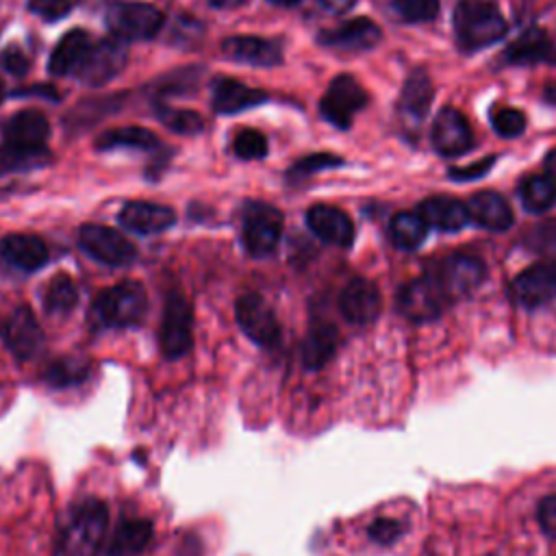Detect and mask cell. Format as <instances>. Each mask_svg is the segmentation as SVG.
<instances>
[{
    "mask_svg": "<svg viewBox=\"0 0 556 556\" xmlns=\"http://www.w3.org/2000/svg\"><path fill=\"white\" fill-rule=\"evenodd\" d=\"M109 510L102 500L85 497L74 502L59 523L61 556H96L104 543Z\"/></svg>",
    "mask_w": 556,
    "mask_h": 556,
    "instance_id": "1",
    "label": "cell"
},
{
    "mask_svg": "<svg viewBox=\"0 0 556 556\" xmlns=\"http://www.w3.org/2000/svg\"><path fill=\"white\" fill-rule=\"evenodd\" d=\"M454 33L463 50H482L506 35V20L493 2L460 0L454 11Z\"/></svg>",
    "mask_w": 556,
    "mask_h": 556,
    "instance_id": "2",
    "label": "cell"
},
{
    "mask_svg": "<svg viewBox=\"0 0 556 556\" xmlns=\"http://www.w3.org/2000/svg\"><path fill=\"white\" fill-rule=\"evenodd\" d=\"M148 308L146 291L135 280L117 282L115 287L102 291L93 302V317L106 328H126L143 319Z\"/></svg>",
    "mask_w": 556,
    "mask_h": 556,
    "instance_id": "3",
    "label": "cell"
},
{
    "mask_svg": "<svg viewBox=\"0 0 556 556\" xmlns=\"http://www.w3.org/2000/svg\"><path fill=\"white\" fill-rule=\"evenodd\" d=\"M106 28L119 41H139L154 37L163 26V15L146 2H115L104 15Z\"/></svg>",
    "mask_w": 556,
    "mask_h": 556,
    "instance_id": "4",
    "label": "cell"
},
{
    "mask_svg": "<svg viewBox=\"0 0 556 556\" xmlns=\"http://www.w3.org/2000/svg\"><path fill=\"white\" fill-rule=\"evenodd\" d=\"M430 276L441 289L445 302H454L480 287V282L484 280V265L476 256L452 254L445 256Z\"/></svg>",
    "mask_w": 556,
    "mask_h": 556,
    "instance_id": "5",
    "label": "cell"
},
{
    "mask_svg": "<svg viewBox=\"0 0 556 556\" xmlns=\"http://www.w3.org/2000/svg\"><path fill=\"white\" fill-rule=\"evenodd\" d=\"M2 137L4 146L13 152L30 159H46L50 124L39 111H20L4 124Z\"/></svg>",
    "mask_w": 556,
    "mask_h": 556,
    "instance_id": "6",
    "label": "cell"
},
{
    "mask_svg": "<svg viewBox=\"0 0 556 556\" xmlns=\"http://www.w3.org/2000/svg\"><path fill=\"white\" fill-rule=\"evenodd\" d=\"M367 104V93L365 89L358 85V80L354 76L341 74L337 76L328 89L326 96L319 102V111L321 115L337 128L345 130L352 126L354 115Z\"/></svg>",
    "mask_w": 556,
    "mask_h": 556,
    "instance_id": "7",
    "label": "cell"
},
{
    "mask_svg": "<svg viewBox=\"0 0 556 556\" xmlns=\"http://www.w3.org/2000/svg\"><path fill=\"white\" fill-rule=\"evenodd\" d=\"M282 232L280 213L263 202H252L243 215V245L252 256H267L276 250Z\"/></svg>",
    "mask_w": 556,
    "mask_h": 556,
    "instance_id": "8",
    "label": "cell"
},
{
    "mask_svg": "<svg viewBox=\"0 0 556 556\" xmlns=\"http://www.w3.org/2000/svg\"><path fill=\"white\" fill-rule=\"evenodd\" d=\"M235 317L241 330L261 348H276L280 326L271 306L258 293H245L235 304Z\"/></svg>",
    "mask_w": 556,
    "mask_h": 556,
    "instance_id": "9",
    "label": "cell"
},
{
    "mask_svg": "<svg viewBox=\"0 0 556 556\" xmlns=\"http://www.w3.org/2000/svg\"><path fill=\"white\" fill-rule=\"evenodd\" d=\"M78 245L104 265H128L135 261V245L117 230L102 224H85L78 230Z\"/></svg>",
    "mask_w": 556,
    "mask_h": 556,
    "instance_id": "10",
    "label": "cell"
},
{
    "mask_svg": "<svg viewBox=\"0 0 556 556\" xmlns=\"http://www.w3.org/2000/svg\"><path fill=\"white\" fill-rule=\"evenodd\" d=\"M443 304L447 302L430 274L402 285L397 291V311L415 324L437 319L443 311Z\"/></svg>",
    "mask_w": 556,
    "mask_h": 556,
    "instance_id": "11",
    "label": "cell"
},
{
    "mask_svg": "<svg viewBox=\"0 0 556 556\" xmlns=\"http://www.w3.org/2000/svg\"><path fill=\"white\" fill-rule=\"evenodd\" d=\"M191 306L180 293H169L161 321V352L180 358L191 348Z\"/></svg>",
    "mask_w": 556,
    "mask_h": 556,
    "instance_id": "12",
    "label": "cell"
},
{
    "mask_svg": "<svg viewBox=\"0 0 556 556\" xmlns=\"http://www.w3.org/2000/svg\"><path fill=\"white\" fill-rule=\"evenodd\" d=\"M128 59V50L119 39H102L91 43L87 56L83 59L80 67L74 76H78L87 85H104L113 76H117Z\"/></svg>",
    "mask_w": 556,
    "mask_h": 556,
    "instance_id": "13",
    "label": "cell"
},
{
    "mask_svg": "<svg viewBox=\"0 0 556 556\" xmlns=\"http://www.w3.org/2000/svg\"><path fill=\"white\" fill-rule=\"evenodd\" d=\"M2 339L7 350L20 358H35L43 348V330L28 306H17L2 326Z\"/></svg>",
    "mask_w": 556,
    "mask_h": 556,
    "instance_id": "14",
    "label": "cell"
},
{
    "mask_svg": "<svg viewBox=\"0 0 556 556\" xmlns=\"http://www.w3.org/2000/svg\"><path fill=\"white\" fill-rule=\"evenodd\" d=\"M510 295L519 306L526 308L545 306L556 298V269L545 263L523 269L513 278Z\"/></svg>",
    "mask_w": 556,
    "mask_h": 556,
    "instance_id": "15",
    "label": "cell"
},
{
    "mask_svg": "<svg viewBox=\"0 0 556 556\" xmlns=\"http://www.w3.org/2000/svg\"><path fill=\"white\" fill-rule=\"evenodd\" d=\"M380 306H382L380 291L367 278L350 280L339 295V308L343 317L356 326L371 324L380 315Z\"/></svg>",
    "mask_w": 556,
    "mask_h": 556,
    "instance_id": "16",
    "label": "cell"
},
{
    "mask_svg": "<svg viewBox=\"0 0 556 556\" xmlns=\"http://www.w3.org/2000/svg\"><path fill=\"white\" fill-rule=\"evenodd\" d=\"M473 143L471 128L456 109H441L432 124V146L443 156L465 154Z\"/></svg>",
    "mask_w": 556,
    "mask_h": 556,
    "instance_id": "17",
    "label": "cell"
},
{
    "mask_svg": "<svg viewBox=\"0 0 556 556\" xmlns=\"http://www.w3.org/2000/svg\"><path fill=\"white\" fill-rule=\"evenodd\" d=\"M306 224L315 237L330 245L348 248L354 239V224L352 219L337 206L330 204H315L306 211Z\"/></svg>",
    "mask_w": 556,
    "mask_h": 556,
    "instance_id": "18",
    "label": "cell"
},
{
    "mask_svg": "<svg viewBox=\"0 0 556 556\" xmlns=\"http://www.w3.org/2000/svg\"><path fill=\"white\" fill-rule=\"evenodd\" d=\"M382 33L376 26V22L367 20V17H354L350 22H343L341 26L326 30L319 35V41L324 46L330 48H339V50H350V52H358V50H369L380 41Z\"/></svg>",
    "mask_w": 556,
    "mask_h": 556,
    "instance_id": "19",
    "label": "cell"
},
{
    "mask_svg": "<svg viewBox=\"0 0 556 556\" xmlns=\"http://www.w3.org/2000/svg\"><path fill=\"white\" fill-rule=\"evenodd\" d=\"M222 52L237 63L261 65V67L278 65L282 61V50L278 43L261 37H250V35L228 37L222 43Z\"/></svg>",
    "mask_w": 556,
    "mask_h": 556,
    "instance_id": "20",
    "label": "cell"
},
{
    "mask_svg": "<svg viewBox=\"0 0 556 556\" xmlns=\"http://www.w3.org/2000/svg\"><path fill=\"white\" fill-rule=\"evenodd\" d=\"M506 61L515 65H539V63H556V43L547 37L545 30L532 26L521 33L506 50Z\"/></svg>",
    "mask_w": 556,
    "mask_h": 556,
    "instance_id": "21",
    "label": "cell"
},
{
    "mask_svg": "<svg viewBox=\"0 0 556 556\" xmlns=\"http://www.w3.org/2000/svg\"><path fill=\"white\" fill-rule=\"evenodd\" d=\"M467 213L473 224L486 230H508L513 224V211L508 202L495 191H478L467 202Z\"/></svg>",
    "mask_w": 556,
    "mask_h": 556,
    "instance_id": "22",
    "label": "cell"
},
{
    "mask_svg": "<svg viewBox=\"0 0 556 556\" xmlns=\"http://www.w3.org/2000/svg\"><path fill=\"white\" fill-rule=\"evenodd\" d=\"M174 211L163 204L154 202H128L122 213L119 222L124 228L137 235H154L174 224Z\"/></svg>",
    "mask_w": 556,
    "mask_h": 556,
    "instance_id": "23",
    "label": "cell"
},
{
    "mask_svg": "<svg viewBox=\"0 0 556 556\" xmlns=\"http://www.w3.org/2000/svg\"><path fill=\"white\" fill-rule=\"evenodd\" d=\"M417 215L426 222V226H432V228L445 230V232L460 230L469 222L467 204H463L454 198H445V195L426 198L417 206Z\"/></svg>",
    "mask_w": 556,
    "mask_h": 556,
    "instance_id": "24",
    "label": "cell"
},
{
    "mask_svg": "<svg viewBox=\"0 0 556 556\" xmlns=\"http://www.w3.org/2000/svg\"><path fill=\"white\" fill-rule=\"evenodd\" d=\"M91 37L87 30L83 28H74L67 30L59 43L54 46L52 54H50V72L54 76H70L76 74V70L80 67L83 59L87 56L89 48H91Z\"/></svg>",
    "mask_w": 556,
    "mask_h": 556,
    "instance_id": "25",
    "label": "cell"
},
{
    "mask_svg": "<svg viewBox=\"0 0 556 556\" xmlns=\"http://www.w3.org/2000/svg\"><path fill=\"white\" fill-rule=\"evenodd\" d=\"M267 96L261 89H252L235 78H219L213 85V109L222 115H232L243 109L265 102Z\"/></svg>",
    "mask_w": 556,
    "mask_h": 556,
    "instance_id": "26",
    "label": "cell"
},
{
    "mask_svg": "<svg viewBox=\"0 0 556 556\" xmlns=\"http://www.w3.org/2000/svg\"><path fill=\"white\" fill-rule=\"evenodd\" d=\"M0 252L24 271H35L48 263V248L35 235H9L0 241Z\"/></svg>",
    "mask_w": 556,
    "mask_h": 556,
    "instance_id": "27",
    "label": "cell"
},
{
    "mask_svg": "<svg viewBox=\"0 0 556 556\" xmlns=\"http://www.w3.org/2000/svg\"><path fill=\"white\" fill-rule=\"evenodd\" d=\"M152 539V521L148 519H122L109 539V556H137L141 554Z\"/></svg>",
    "mask_w": 556,
    "mask_h": 556,
    "instance_id": "28",
    "label": "cell"
},
{
    "mask_svg": "<svg viewBox=\"0 0 556 556\" xmlns=\"http://www.w3.org/2000/svg\"><path fill=\"white\" fill-rule=\"evenodd\" d=\"M339 345V332L332 324H317L302 343V363L306 369L324 367Z\"/></svg>",
    "mask_w": 556,
    "mask_h": 556,
    "instance_id": "29",
    "label": "cell"
},
{
    "mask_svg": "<svg viewBox=\"0 0 556 556\" xmlns=\"http://www.w3.org/2000/svg\"><path fill=\"white\" fill-rule=\"evenodd\" d=\"M432 102V83L428 78V74L413 72L402 89V98H400V109L406 117L410 119H421Z\"/></svg>",
    "mask_w": 556,
    "mask_h": 556,
    "instance_id": "30",
    "label": "cell"
},
{
    "mask_svg": "<svg viewBox=\"0 0 556 556\" xmlns=\"http://www.w3.org/2000/svg\"><path fill=\"white\" fill-rule=\"evenodd\" d=\"M519 195L530 213H543L556 202V180L549 174H532L521 182Z\"/></svg>",
    "mask_w": 556,
    "mask_h": 556,
    "instance_id": "31",
    "label": "cell"
},
{
    "mask_svg": "<svg viewBox=\"0 0 556 556\" xmlns=\"http://www.w3.org/2000/svg\"><path fill=\"white\" fill-rule=\"evenodd\" d=\"M159 146V139L154 132L130 126V128H113L102 132L96 139L98 150H113V148H135V150H152Z\"/></svg>",
    "mask_w": 556,
    "mask_h": 556,
    "instance_id": "32",
    "label": "cell"
},
{
    "mask_svg": "<svg viewBox=\"0 0 556 556\" xmlns=\"http://www.w3.org/2000/svg\"><path fill=\"white\" fill-rule=\"evenodd\" d=\"M391 241L402 250H415L424 243L428 226L417 213H397L389 226Z\"/></svg>",
    "mask_w": 556,
    "mask_h": 556,
    "instance_id": "33",
    "label": "cell"
},
{
    "mask_svg": "<svg viewBox=\"0 0 556 556\" xmlns=\"http://www.w3.org/2000/svg\"><path fill=\"white\" fill-rule=\"evenodd\" d=\"M76 302H78V291L70 276L59 274L48 282L43 304L50 315H65L76 306Z\"/></svg>",
    "mask_w": 556,
    "mask_h": 556,
    "instance_id": "34",
    "label": "cell"
},
{
    "mask_svg": "<svg viewBox=\"0 0 556 556\" xmlns=\"http://www.w3.org/2000/svg\"><path fill=\"white\" fill-rule=\"evenodd\" d=\"M89 376V363L85 358L78 356H63L56 358L54 363H50V367L46 369L43 378L48 384L52 387H70V384H78Z\"/></svg>",
    "mask_w": 556,
    "mask_h": 556,
    "instance_id": "35",
    "label": "cell"
},
{
    "mask_svg": "<svg viewBox=\"0 0 556 556\" xmlns=\"http://www.w3.org/2000/svg\"><path fill=\"white\" fill-rule=\"evenodd\" d=\"M156 117L172 128L174 132L180 135H195L202 130L204 122L195 111H185V109H172V106H156Z\"/></svg>",
    "mask_w": 556,
    "mask_h": 556,
    "instance_id": "36",
    "label": "cell"
},
{
    "mask_svg": "<svg viewBox=\"0 0 556 556\" xmlns=\"http://www.w3.org/2000/svg\"><path fill=\"white\" fill-rule=\"evenodd\" d=\"M397 15L410 24L430 22L439 13V0H393Z\"/></svg>",
    "mask_w": 556,
    "mask_h": 556,
    "instance_id": "37",
    "label": "cell"
},
{
    "mask_svg": "<svg viewBox=\"0 0 556 556\" xmlns=\"http://www.w3.org/2000/svg\"><path fill=\"white\" fill-rule=\"evenodd\" d=\"M232 150L239 159H261L267 154V139L263 132L245 128L235 137Z\"/></svg>",
    "mask_w": 556,
    "mask_h": 556,
    "instance_id": "38",
    "label": "cell"
},
{
    "mask_svg": "<svg viewBox=\"0 0 556 556\" xmlns=\"http://www.w3.org/2000/svg\"><path fill=\"white\" fill-rule=\"evenodd\" d=\"M491 124H493V128H495V132H497L500 137L513 139V137H519V135L523 132V128H526V117H523L521 111L506 106V109H497V111L493 113Z\"/></svg>",
    "mask_w": 556,
    "mask_h": 556,
    "instance_id": "39",
    "label": "cell"
},
{
    "mask_svg": "<svg viewBox=\"0 0 556 556\" xmlns=\"http://www.w3.org/2000/svg\"><path fill=\"white\" fill-rule=\"evenodd\" d=\"M367 534L378 545H393L404 534V523L391 517H378L369 523Z\"/></svg>",
    "mask_w": 556,
    "mask_h": 556,
    "instance_id": "40",
    "label": "cell"
},
{
    "mask_svg": "<svg viewBox=\"0 0 556 556\" xmlns=\"http://www.w3.org/2000/svg\"><path fill=\"white\" fill-rule=\"evenodd\" d=\"M70 9H72V0H30V11L48 22L65 17Z\"/></svg>",
    "mask_w": 556,
    "mask_h": 556,
    "instance_id": "41",
    "label": "cell"
},
{
    "mask_svg": "<svg viewBox=\"0 0 556 556\" xmlns=\"http://www.w3.org/2000/svg\"><path fill=\"white\" fill-rule=\"evenodd\" d=\"M339 165H341V159H339V156L319 152V154H311V156L300 159V161L295 163L293 172H298V174H313V172L328 169V167H339Z\"/></svg>",
    "mask_w": 556,
    "mask_h": 556,
    "instance_id": "42",
    "label": "cell"
},
{
    "mask_svg": "<svg viewBox=\"0 0 556 556\" xmlns=\"http://www.w3.org/2000/svg\"><path fill=\"white\" fill-rule=\"evenodd\" d=\"M541 530L556 541V495H547L539 502V510H536Z\"/></svg>",
    "mask_w": 556,
    "mask_h": 556,
    "instance_id": "43",
    "label": "cell"
},
{
    "mask_svg": "<svg viewBox=\"0 0 556 556\" xmlns=\"http://www.w3.org/2000/svg\"><path fill=\"white\" fill-rule=\"evenodd\" d=\"M0 65L9 72V74H15V76H22V74H26V70L30 67V63H28V56L20 50V48H9V50H4L2 54H0Z\"/></svg>",
    "mask_w": 556,
    "mask_h": 556,
    "instance_id": "44",
    "label": "cell"
},
{
    "mask_svg": "<svg viewBox=\"0 0 556 556\" xmlns=\"http://www.w3.org/2000/svg\"><path fill=\"white\" fill-rule=\"evenodd\" d=\"M491 163H493V159H489V161H480V163H478V167L454 169V172H450V176H452V178H458V180H469V178H476V176H480L482 172H486V169L491 167Z\"/></svg>",
    "mask_w": 556,
    "mask_h": 556,
    "instance_id": "45",
    "label": "cell"
},
{
    "mask_svg": "<svg viewBox=\"0 0 556 556\" xmlns=\"http://www.w3.org/2000/svg\"><path fill=\"white\" fill-rule=\"evenodd\" d=\"M354 2H356V0H321V4H324L328 11H332V13H343V11H348Z\"/></svg>",
    "mask_w": 556,
    "mask_h": 556,
    "instance_id": "46",
    "label": "cell"
},
{
    "mask_svg": "<svg viewBox=\"0 0 556 556\" xmlns=\"http://www.w3.org/2000/svg\"><path fill=\"white\" fill-rule=\"evenodd\" d=\"M545 169H547V174L556 180V150H552V152L547 154V159H545Z\"/></svg>",
    "mask_w": 556,
    "mask_h": 556,
    "instance_id": "47",
    "label": "cell"
},
{
    "mask_svg": "<svg viewBox=\"0 0 556 556\" xmlns=\"http://www.w3.org/2000/svg\"><path fill=\"white\" fill-rule=\"evenodd\" d=\"M243 2L245 0H211V4L217 7V9H235V7L243 4Z\"/></svg>",
    "mask_w": 556,
    "mask_h": 556,
    "instance_id": "48",
    "label": "cell"
},
{
    "mask_svg": "<svg viewBox=\"0 0 556 556\" xmlns=\"http://www.w3.org/2000/svg\"><path fill=\"white\" fill-rule=\"evenodd\" d=\"M543 98H545V102H549V104H556V83H552V85H547V87H545V91H543Z\"/></svg>",
    "mask_w": 556,
    "mask_h": 556,
    "instance_id": "49",
    "label": "cell"
},
{
    "mask_svg": "<svg viewBox=\"0 0 556 556\" xmlns=\"http://www.w3.org/2000/svg\"><path fill=\"white\" fill-rule=\"evenodd\" d=\"M269 2L280 4V7H289V4H295V2H300V0H269Z\"/></svg>",
    "mask_w": 556,
    "mask_h": 556,
    "instance_id": "50",
    "label": "cell"
},
{
    "mask_svg": "<svg viewBox=\"0 0 556 556\" xmlns=\"http://www.w3.org/2000/svg\"><path fill=\"white\" fill-rule=\"evenodd\" d=\"M4 93H7V91H4V83H2V80H0V102H2V100H4Z\"/></svg>",
    "mask_w": 556,
    "mask_h": 556,
    "instance_id": "51",
    "label": "cell"
}]
</instances>
